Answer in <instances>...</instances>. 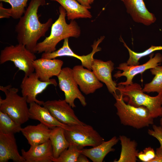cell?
I'll use <instances>...</instances> for the list:
<instances>
[{
    "mask_svg": "<svg viewBox=\"0 0 162 162\" xmlns=\"http://www.w3.org/2000/svg\"><path fill=\"white\" fill-rule=\"evenodd\" d=\"M46 0H31L28 8L15 27L16 39L31 52L36 53L38 41L46 33L53 24L52 18L41 23L38 15V10L41 6L46 4Z\"/></svg>",
    "mask_w": 162,
    "mask_h": 162,
    "instance_id": "1",
    "label": "cell"
},
{
    "mask_svg": "<svg viewBox=\"0 0 162 162\" xmlns=\"http://www.w3.org/2000/svg\"><path fill=\"white\" fill-rule=\"evenodd\" d=\"M59 15L58 19L51 27L50 35L42 41L38 43L36 53H49L56 50V47L61 40L65 38L79 37L81 33L80 28L74 20H71L69 24L66 22V12L60 6L59 8Z\"/></svg>",
    "mask_w": 162,
    "mask_h": 162,
    "instance_id": "2",
    "label": "cell"
},
{
    "mask_svg": "<svg viewBox=\"0 0 162 162\" xmlns=\"http://www.w3.org/2000/svg\"><path fill=\"white\" fill-rule=\"evenodd\" d=\"M117 91L122 95L124 101L136 106H144L147 108L153 118L162 115V93L155 96H151L144 93L141 86L137 83L123 86L118 85Z\"/></svg>",
    "mask_w": 162,
    "mask_h": 162,
    "instance_id": "3",
    "label": "cell"
},
{
    "mask_svg": "<svg viewBox=\"0 0 162 162\" xmlns=\"http://www.w3.org/2000/svg\"><path fill=\"white\" fill-rule=\"evenodd\" d=\"M116 101L114 105L121 123L124 125L139 129L153 124V119L148 110L143 106L126 104L121 94H113Z\"/></svg>",
    "mask_w": 162,
    "mask_h": 162,
    "instance_id": "4",
    "label": "cell"
},
{
    "mask_svg": "<svg viewBox=\"0 0 162 162\" xmlns=\"http://www.w3.org/2000/svg\"><path fill=\"white\" fill-rule=\"evenodd\" d=\"M5 98H0V111L5 113L18 123L22 124L30 118L29 108L26 99L18 94V89L12 87L11 85L0 86Z\"/></svg>",
    "mask_w": 162,
    "mask_h": 162,
    "instance_id": "5",
    "label": "cell"
},
{
    "mask_svg": "<svg viewBox=\"0 0 162 162\" xmlns=\"http://www.w3.org/2000/svg\"><path fill=\"white\" fill-rule=\"evenodd\" d=\"M36 59L35 53L20 44L6 46L0 52V64L12 62L19 70L24 72L25 76L33 73L34 70L33 63Z\"/></svg>",
    "mask_w": 162,
    "mask_h": 162,
    "instance_id": "6",
    "label": "cell"
},
{
    "mask_svg": "<svg viewBox=\"0 0 162 162\" xmlns=\"http://www.w3.org/2000/svg\"><path fill=\"white\" fill-rule=\"evenodd\" d=\"M64 134L70 144H74L81 149L87 146L94 147L101 143L104 139L91 125H68Z\"/></svg>",
    "mask_w": 162,
    "mask_h": 162,
    "instance_id": "7",
    "label": "cell"
},
{
    "mask_svg": "<svg viewBox=\"0 0 162 162\" xmlns=\"http://www.w3.org/2000/svg\"><path fill=\"white\" fill-rule=\"evenodd\" d=\"M57 77L59 87L64 94V100L73 108L76 107L74 104L76 99H79L83 106L86 105L85 98L78 88L74 78L72 69L68 67L62 68Z\"/></svg>",
    "mask_w": 162,
    "mask_h": 162,
    "instance_id": "8",
    "label": "cell"
},
{
    "mask_svg": "<svg viewBox=\"0 0 162 162\" xmlns=\"http://www.w3.org/2000/svg\"><path fill=\"white\" fill-rule=\"evenodd\" d=\"M50 85H57L56 80L51 79L47 82L40 80L36 73H32L28 76H25L20 85L22 96L26 99L28 103L35 102L43 105L44 102L36 98L37 95L42 93Z\"/></svg>",
    "mask_w": 162,
    "mask_h": 162,
    "instance_id": "9",
    "label": "cell"
},
{
    "mask_svg": "<svg viewBox=\"0 0 162 162\" xmlns=\"http://www.w3.org/2000/svg\"><path fill=\"white\" fill-rule=\"evenodd\" d=\"M58 121L68 125L86 124L75 114L73 108L65 100H48L43 105Z\"/></svg>",
    "mask_w": 162,
    "mask_h": 162,
    "instance_id": "10",
    "label": "cell"
},
{
    "mask_svg": "<svg viewBox=\"0 0 162 162\" xmlns=\"http://www.w3.org/2000/svg\"><path fill=\"white\" fill-rule=\"evenodd\" d=\"M162 62V55L159 53L156 54L153 57V54H151L149 60L146 63L141 65L136 66L128 65L126 62L122 63L119 64L116 68L122 71H118L114 75L113 77L118 79L122 76L126 78L125 82L119 83L117 85L125 86L132 84L134 77L140 73L142 74L146 70L154 68L159 65Z\"/></svg>",
    "mask_w": 162,
    "mask_h": 162,
    "instance_id": "11",
    "label": "cell"
},
{
    "mask_svg": "<svg viewBox=\"0 0 162 162\" xmlns=\"http://www.w3.org/2000/svg\"><path fill=\"white\" fill-rule=\"evenodd\" d=\"M104 38V36H102L98 40L94 42L91 46L92 50L90 53L86 55L81 56L77 55L72 51L69 45L68 38H67L64 39L63 46L61 48L51 53H42L41 58L54 59L63 56L74 57L81 61V65L91 70L92 66L94 59V55L96 52L101 50V48L98 47V45Z\"/></svg>",
    "mask_w": 162,
    "mask_h": 162,
    "instance_id": "12",
    "label": "cell"
},
{
    "mask_svg": "<svg viewBox=\"0 0 162 162\" xmlns=\"http://www.w3.org/2000/svg\"><path fill=\"white\" fill-rule=\"evenodd\" d=\"M74 78L81 91L85 94L93 93L103 86L93 71L85 68L81 65H77L72 68Z\"/></svg>",
    "mask_w": 162,
    "mask_h": 162,
    "instance_id": "13",
    "label": "cell"
},
{
    "mask_svg": "<svg viewBox=\"0 0 162 162\" xmlns=\"http://www.w3.org/2000/svg\"><path fill=\"white\" fill-rule=\"evenodd\" d=\"M63 62L60 59L41 58L35 59L33 65L35 73L43 81H49L52 77H57L60 74Z\"/></svg>",
    "mask_w": 162,
    "mask_h": 162,
    "instance_id": "14",
    "label": "cell"
},
{
    "mask_svg": "<svg viewBox=\"0 0 162 162\" xmlns=\"http://www.w3.org/2000/svg\"><path fill=\"white\" fill-rule=\"evenodd\" d=\"M114 65L111 60L104 62L94 58L92 66V70L97 79L106 85L109 92L112 94L116 93L117 91V84L112 76Z\"/></svg>",
    "mask_w": 162,
    "mask_h": 162,
    "instance_id": "15",
    "label": "cell"
},
{
    "mask_svg": "<svg viewBox=\"0 0 162 162\" xmlns=\"http://www.w3.org/2000/svg\"><path fill=\"white\" fill-rule=\"evenodd\" d=\"M25 162H52L54 158L52 146L49 139L43 143L31 146L29 149L21 150Z\"/></svg>",
    "mask_w": 162,
    "mask_h": 162,
    "instance_id": "16",
    "label": "cell"
},
{
    "mask_svg": "<svg viewBox=\"0 0 162 162\" xmlns=\"http://www.w3.org/2000/svg\"><path fill=\"white\" fill-rule=\"evenodd\" d=\"M10 160L14 162H25L19 152L14 134L0 132V162H7Z\"/></svg>",
    "mask_w": 162,
    "mask_h": 162,
    "instance_id": "17",
    "label": "cell"
},
{
    "mask_svg": "<svg viewBox=\"0 0 162 162\" xmlns=\"http://www.w3.org/2000/svg\"><path fill=\"white\" fill-rule=\"evenodd\" d=\"M123 2L127 11L134 21L149 26L156 21L154 15L148 11L143 0H123Z\"/></svg>",
    "mask_w": 162,
    "mask_h": 162,
    "instance_id": "18",
    "label": "cell"
},
{
    "mask_svg": "<svg viewBox=\"0 0 162 162\" xmlns=\"http://www.w3.org/2000/svg\"><path fill=\"white\" fill-rule=\"evenodd\" d=\"M29 104L30 118L39 121L50 129L56 127H61L65 129L68 125L58 121L44 106L35 102Z\"/></svg>",
    "mask_w": 162,
    "mask_h": 162,
    "instance_id": "19",
    "label": "cell"
},
{
    "mask_svg": "<svg viewBox=\"0 0 162 162\" xmlns=\"http://www.w3.org/2000/svg\"><path fill=\"white\" fill-rule=\"evenodd\" d=\"M51 129L40 123L22 128L21 132L30 146L44 143L49 139Z\"/></svg>",
    "mask_w": 162,
    "mask_h": 162,
    "instance_id": "20",
    "label": "cell"
},
{
    "mask_svg": "<svg viewBox=\"0 0 162 162\" xmlns=\"http://www.w3.org/2000/svg\"><path fill=\"white\" fill-rule=\"evenodd\" d=\"M119 139L114 136L109 140L103 141L98 146L90 148H83L81 153L84 154L93 162H102L109 153L114 152L112 147L117 144Z\"/></svg>",
    "mask_w": 162,
    "mask_h": 162,
    "instance_id": "21",
    "label": "cell"
},
{
    "mask_svg": "<svg viewBox=\"0 0 162 162\" xmlns=\"http://www.w3.org/2000/svg\"><path fill=\"white\" fill-rule=\"evenodd\" d=\"M28 0H0V19H19L24 14Z\"/></svg>",
    "mask_w": 162,
    "mask_h": 162,
    "instance_id": "22",
    "label": "cell"
},
{
    "mask_svg": "<svg viewBox=\"0 0 162 162\" xmlns=\"http://www.w3.org/2000/svg\"><path fill=\"white\" fill-rule=\"evenodd\" d=\"M59 3L65 10L68 20L80 18H91L92 16L88 9L75 0H50Z\"/></svg>",
    "mask_w": 162,
    "mask_h": 162,
    "instance_id": "23",
    "label": "cell"
},
{
    "mask_svg": "<svg viewBox=\"0 0 162 162\" xmlns=\"http://www.w3.org/2000/svg\"><path fill=\"white\" fill-rule=\"evenodd\" d=\"M121 145V151L119 159L115 162H136L138 153L136 147L137 144L134 140L124 135L119 136L118 138Z\"/></svg>",
    "mask_w": 162,
    "mask_h": 162,
    "instance_id": "24",
    "label": "cell"
},
{
    "mask_svg": "<svg viewBox=\"0 0 162 162\" xmlns=\"http://www.w3.org/2000/svg\"><path fill=\"white\" fill-rule=\"evenodd\" d=\"M51 129L49 140L52 146L54 158H57L68 148L70 144L65 136L64 128L56 127Z\"/></svg>",
    "mask_w": 162,
    "mask_h": 162,
    "instance_id": "25",
    "label": "cell"
},
{
    "mask_svg": "<svg viewBox=\"0 0 162 162\" xmlns=\"http://www.w3.org/2000/svg\"><path fill=\"white\" fill-rule=\"evenodd\" d=\"M150 71L152 74L155 76L150 82L145 85L142 91L147 93H162V66L158 65L150 69Z\"/></svg>",
    "mask_w": 162,
    "mask_h": 162,
    "instance_id": "26",
    "label": "cell"
},
{
    "mask_svg": "<svg viewBox=\"0 0 162 162\" xmlns=\"http://www.w3.org/2000/svg\"><path fill=\"white\" fill-rule=\"evenodd\" d=\"M21 125L7 114L0 111V132L7 134L19 133L22 128Z\"/></svg>",
    "mask_w": 162,
    "mask_h": 162,
    "instance_id": "27",
    "label": "cell"
},
{
    "mask_svg": "<svg viewBox=\"0 0 162 162\" xmlns=\"http://www.w3.org/2000/svg\"><path fill=\"white\" fill-rule=\"evenodd\" d=\"M124 46L128 51L129 57L126 62L130 66H136L139 65V60L141 58L151 54L152 52L162 50V46L152 45L148 49L141 52H137L131 50L122 40Z\"/></svg>",
    "mask_w": 162,
    "mask_h": 162,
    "instance_id": "28",
    "label": "cell"
},
{
    "mask_svg": "<svg viewBox=\"0 0 162 162\" xmlns=\"http://www.w3.org/2000/svg\"><path fill=\"white\" fill-rule=\"evenodd\" d=\"M82 149L74 144H70L68 148L64 150L58 158L53 159V162H76Z\"/></svg>",
    "mask_w": 162,
    "mask_h": 162,
    "instance_id": "29",
    "label": "cell"
},
{
    "mask_svg": "<svg viewBox=\"0 0 162 162\" xmlns=\"http://www.w3.org/2000/svg\"><path fill=\"white\" fill-rule=\"evenodd\" d=\"M155 152L151 147L145 148L143 151L138 152L137 158L142 162H150L155 157Z\"/></svg>",
    "mask_w": 162,
    "mask_h": 162,
    "instance_id": "30",
    "label": "cell"
},
{
    "mask_svg": "<svg viewBox=\"0 0 162 162\" xmlns=\"http://www.w3.org/2000/svg\"><path fill=\"white\" fill-rule=\"evenodd\" d=\"M152 128L153 129H148V133L150 135L157 139L162 148V127L161 126L153 124Z\"/></svg>",
    "mask_w": 162,
    "mask_h": 162,
    "instance_id": "31",
    "label": "cell"
},
{
    "mask_svg": "<svg viewBox=\"0 0 162 162\" xmlns=\"http://www.w3.org/2000/svg\"><path fill=\"white\" fill-rule=\"evenodd\" d=\"M150 162H162V148L160 146L156 149L155 157Z\"/></svg>",
    "mask_w": 162,
    "mask_h": 162,
    "instance_id": "32",
    "label": "cell"
},
{
    "mask_svg": "<svg viewBox=\"0 0 162 162\" xmlns=\"http://www.w3.org/2000/svg\"><path fill=\"white\" fill-rule=\"evenodd\" d=\"M81 5L86 8L88 9L91 8L90 0H76Z\"/></svg>",
    "mask_w": 162,
    "mask_h": 162,
    "instance_id": "33",
    "label": "cell"
},
{
    "mask_svg": "<svg viewBox=\"0 0 162 162\" xmlns=\"http://www.w3.org/2000/svg\"><path fill=\"white\" fill-rule=\"evenodd\" d=\"M87 157L84 154L81 153L78 156L76 162H89L90 161L87 159Z\"/></svg>",
    "mask_w": 162,
    "mask_h": 162,
    "instance_id": "34",
    "label": "cell"
},
{
    "mask_svg": "<svg viewBox=\"0 0 162 162\" xmlns=\"http://www.w3.org/2000/svg\"><path fill=\"white\" fill-rule=\"evenodd\" d=\"M161 108H162V104ZM161 117V119H160V126L162 127V115Z\"/></svg>",
    "mask_w": 162,
    "mask_h": 162,
    "instance_id": "35",
    "label": "cell"
},
{
    "mask_svg": "<svg viewBox=\"0 0 162 162\" xmlns=\"http://www.w3.org/2000/svg\"><path fill=\"white\" fill-rule=\"evenodd\" d=\"M122 1H123V0H121ZM94 0H90V4L92 3L94 1Z\"/></svg>",
    "mask_w": 162,
    "mask_h": 162,
    "instance_id": "36",
    "label": "cell"
}]
</instances>
